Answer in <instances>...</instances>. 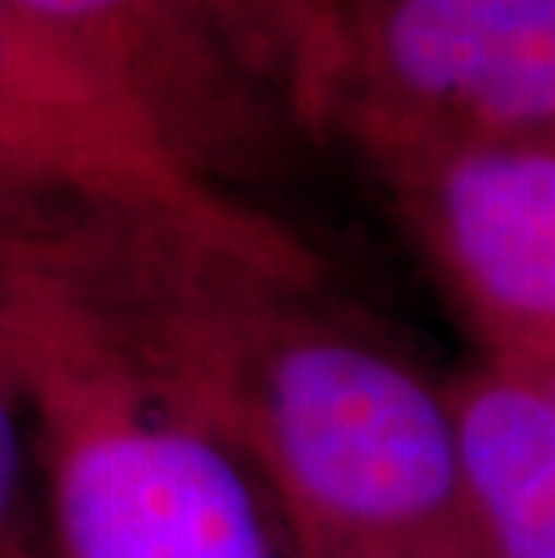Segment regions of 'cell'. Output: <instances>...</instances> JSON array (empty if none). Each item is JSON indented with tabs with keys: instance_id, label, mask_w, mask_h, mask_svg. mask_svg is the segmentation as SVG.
Segmentation results:
<instances>
[{
	"instance_id": "cell-1",
	"label": "cell",
	"mask_w": 555,
	"mask_h": 558,
	"mask_svg": "<svg viewBox=\"0 0 555 558\" xmlns=\"http://www.w3.org/2000/svg\"><path fill=\"white\" fill-rule=\"evenodd\" d=\"M65 278L264 490L292 558L430 544L476 558L444 386L278 270L170 234L80 223Z\"/></svg>"
},
{
	"instance_id": "cell-2",
	"label": "cell",
	"mask_w": 555,
	"mask_h": 558,
	"mask_svg": "<svg viewBox=\"0 0 555 558\" xmlns=\"http://www.w3.org/2000/svg\"><path fill=\"white\" fill-rule=\"evenodd\" d=\"M51 248L4 289L58 558H281L278 515L242 458L101 325Z\"/></svg>"
},
{
	"instance_id": "cell-3",
	"label": "cell",
	"mask_w": 555,
	"mask_h": 558,
	"mask_svg": "<svg viewBox=\"0 0 555 558\" xmlns=\"http://www.w3.org/2000/svg\"><path fill=\"white\" fill-rule=\"evenodd\" d=\"M328 134L361 156L555 137V0H350Z\"/></svg>"
},
{
	"instance_id": "cell-4",
	"label": "cell",
	"mask_w": 555,
	"mask_h": 558,
	"mask_svg": "<svg viewBox=\"0 0 555 558\" xmlns=\"http://www.w3.org/2000/svg\"><path fill=\"white\" fill-rule=\"evenodd\" d=\"M364 159L483 361H552L555 137L386 148Z\"/></svg>"
},
{
	"instance_id": "cell-5",
	"label": "cell",
	"mask_w": 555,
	"mask_h": 558,
	"mask_svg": "<svg viewBox=\"0 0 555 558\" xmlns=\"http://www.w3.org/2000/svg\"><path fill=\"white\" fill-rule=\"evenodd\" d=\"M120 94L188 166L231 192L300 134L198 0H8Z\"/></svg>"
},
{
	"instance_id": "cell-6",
	"label": "cell",
	"mask_w": 555,
	"mask_h": 558,
	"mask_svg": "<svg viewBox=\"0 0 555 558\" xmlns=\"http://www.w3.org/2000/svg\"><path fill=\"white\" fill-rule=\"evenodd\" d=\"M0 209L37 223H126L281 270L322 267L289 223L209 181L170 145L55 112L4 83Z\"/></svg>"
},
{
	"instance_id": "cell-7",
	"label": "cell",
	"mask_w": 555,
	"mask_h": 558,
	"mask_svg": "<svg viewBox=\"0 0 555 558\" xmlns=\"http://www.w3.org/2000/svg\"><path fill=\"white\" fill-rule=\"evenodd\" d=\"M444 397L476 558H555V400L498 361Z\"/></svg>"
},
{
	"instance_id": "cell-8",
	"label": "cell",
	"mask_w": 555,
	"mask_h": 558,
	"mask_svg": "<svg viewBox=\"0 0 555 558\" xmlns=\"http://www.w3.org/2000/svg\"><path fill=\"white\" fill-rule=\"evenodd\" d=\"M250 69L289 105L303 137H325L342 69L339 0H214Z\"/></svg>"
},
{
	"instance_id": "cell-9",
	"label": "cell",
	"mask_w": 555,
	"mask_h": 558,
	"mask_svg": "<svg viewBox=\"0 0 555 558\" xmlns=\"http://www.w3.org/2000/svg\"><path fill=\"white\" fill-rule=\"evenodd\" d=\"M0 83L22 94V98L76 116L84 123L162 141L145 123V116L130 109L109 83L94 76L80 58H73L62 44L33 26L8 0H0Z\"/></svg>"
},
{
	"instance_id": "cell-10",
	"label": "cell",
	"mask_w": 555,
	"mask_h": 558,
	"mask_svg": "<svg viewBox=\"0 0 555 558\" xmlns=\"http://www.w3.org/2000/svg\"><path fill=\"white\" fill-rule=\"evenodd\" d=\"M33 469L37 454H33L29 414L8 357L4 311H0V558H44Z\"/></svg>"
},
{
	"instance_id": "cell-11",
	"label": "cell",
	"mask_w": 555,
	"mask_h": 558,
	"mask_svg": "<svg viewBox=\"0 0 555 558\" xmlns=\"http://www.w3.org/2000/svg\"><path fill=\"white\" fill-rule=\"evenodd\" d=\"M58 223H37V220H22L15 213H4L0 209V289L26 270L29 264L51 248Z\"/></svg>"
},
{
	"instance_id": "cell-12",
	"label": "cell",
	"mask_w": 555,
	"mask_h": 558,
	"mask_svg": "<svg viewBox=\"0 0 555 558\" xmlns=\"http://www.w3.org/2000/svg\"><path fill=\"white\" fill-rule=\"evenodd\" d=\"M328 558H469L451 548H430V544H372V548H353Z\"/></svg>"
},
{
	"instance_id": "cell-13",
	"label": "cell",
	"mask_w": 555,
	"mask_h": 558,
	"mask_svg": "<svg viewBox=\"0 0 555 558\" xmlns=\"http://www.w3.org/2000/svg\"><path fill=\"white\" fill-rule=\"evenodd\" d=\"M509 367H516V364H509ZM519 372L534 378V383L555 400V357L552 361H541V364H527V367H519Z\"/></svg>"
},
{
	"instance_id": "cell-14",
	"label": "cell",
	"mask_w": 555,
	"mask_h": 558,
	"mask_svg": "<svg viewBox=\"0 0 555 558\" xmlns=\"http://www.w3.org/2000/svg\"><path fill=\"white\" fill-rule=\"evenodd\" d=\"M198 4H203V8L209 11V15H214V19L220 22V15H217V4H214V0H198ZM224 33H228V29H224Z\"/></svg>"
},
{
	"instance_id": "cell-15",
	"label": "cell",
	"mask_w": 555,
	"mask_h": 558,
	"mask_svg": "<svg viewBox=\"0 0 555 558\" xmlns=\"http://www.w3.org/2000/svg\"><path fill=\"white\" fill-rule=\"evenodd\" d=\"M4 289H8V284H4ZM4 289H0V303H4Z\"/></svg>"
},
{
	"instance_id": "cell-16",
	"label": "cell",
	"mask_w": 555,
	"mask_h": 558,
	"mask_svg": "<svg viewBox=\"0 0 555 558\" xmlns=\"http://www.w3.org/2000/svg\"><path fill=\"white\" fill-rule=\"evenodd\" d=\"M339 4H350V0H339Z\"/></svg>"
}]
</instances>
